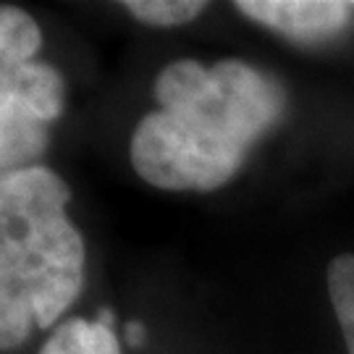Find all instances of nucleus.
<instances>
[{"label": "nucleus", "mask_w": 354, "mask_h": 354, "mask_svg": "<svg viewBox=\"0 0 354 354\" xmlns=\"http://www.w3.org/2000/svg\"><path fill=\"white\" fill-rule=\"evenodd\" d=\"M155 102L131 134L137 176L165 192H215L283 121L289 95L241 58H181L158 74Z\"/></svg>", "instance_id": "1"}, {"label": "nucleus", "mask_w": 354, "mask_h": 354, "mask_svg": "<svg viewBox=\"0 0 354 354\" xmlns=\"http://www.w3.org/2000/svg\"><path fill=\"white\" fill-rule=\"evenodd\" d=\"M68 200V184L45 165L0 174V352L55 326L82 294L87 250Z\"/></svg>", "instance_id": "2"}, {"label": "nucleus", "mask_w": 354, "mask_h": 354, "mask_svg": "<svg viewBox=\"0 0 354 354\" xmlns=\"http://www.w3.org/2000/svg\"><path fill=\"white\" fill-rule=\"evenodd\" d=\"M39 24L16 6H0V174L32 165L50 145L66 87L61 74L39 64Z\"/></svg>", "instance_id": "3"}, {"label": "nucleus", "mask_w": 354, "mask_h": 354, "mask_svg": "<svg viewBox=\"0 0 354 354\" xmlns=\"http://www.w3.org/2000/svg\"><path fill=\"white\" fill-rule=\"evenodd\" d=\"M241 16L279 32L283 37L315 45L342 35L352 19L354 3L342 0H241L234 6Z\"/></svg>", "instance_id": "4"}, {"label": "nucleus", "mask_w": 354, "mask_h": 354, "mask_svg": "<svg viewBox=\"0 0 354 354\" xmlns=\"http://www.w3.org/2000/svg\"><path fill=\"white\" fill-rule=\"evenodd\" d=\"M39 354H121V346L113 328L97 317H71L53 330Z\"/></svg>", "instance_id": "5"}, {"label": "nucleus", "mask_w": 354, "mask_h": 354, "mask_svg": "<svg viewBox=\"0 0 354 354\" xmlns=\"http://www.w3.org/2000/svg\"><path fill=\"white\" fill-rule=\"evenodd\" d=\"M328 297L339 320L346 354H354V254H339L328 263Z\"/></svg>", "instance_id": "6"}, {"label": "nucleus", "mask_w": 354, "mask_h": 354, "mask_svg": "<svg viewBox=\"0 0 354 354\" xmlns=\"http://www.w3.org/2000/svg\"><path fill=\"white\" fill-rule=\"evenodd\" d=\"M124 8L142 24L181 26L194 21L207 6L200 0H127Z\"/></svg>", "instance_id": "7"}, {"label": "nucleus", "mask_w": 354, "mask_h": 354, "mask_svg": "<svg viewBox=\"0 0 354 354\" xmlns=\"http://www.w3.org/2000/svg\"><path fill=\"white\" fill-rule=\"evenodd\" d=\"M124 336H127L129 346H142L145 339H147V333H145V326H142V323H129L127 330H124Z\"/></svg>", "instance_id": "8"}]
</instances>
